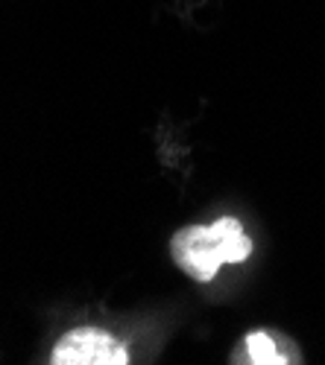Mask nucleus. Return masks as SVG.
Segmentation results:
<instances>
[{
  "label": "nucleus",
  "instance_id": "obj_3",
  "mask_svg": "<svg viewBox=\"0 0 325 365\" xmlns=\"http://www.w3.org/2000/svg\"><path fill=\"white\" fill-rule=\"evenodd\" d=\"M246 362H255V365H281V362H293L281 345L270 336V333H249L246 336Z\"/></svg>",
  "mask_w": 325,
  "mask_h": 365
},
{
  "label": "nucleus",
  "instance_id": "obj_1",
  "mask_svg": "<svg viewBox=\"0 0 325 365\" xmlns=\"http://www.w3.org/2000/svg\"><path fill=\"white\" fill-rule=\"evenodd\" d=\"M173 263L199 284H209L223 263H241L252 255V240L234 217H220L211 225H188L170 240Z\"/></svg>",
  "mask_w": 325,
  "mask_h": 365
},
{
  "label": "nucleus",
  "instance_id": "obj_2",
  "mask_svg": "<svg viewBox=\"0 0 325 365\" xmlns=\"http://www.w3.org/2000/svg\"><path fill=\"white\" fill-rule=\"evenodd\" d=\"M53 365H126L129 354L111 333L97 327H76L65 333L50 354Z\"/></svg>",
  "mask_w": 325,
  "mask_h": 365
}]
</instances>
